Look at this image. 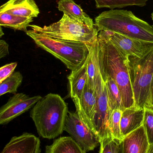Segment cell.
I'll return each mask as SVG.
<instances>
[{
	"mask_svg": "<svg viewBox=\"0 0 153 153\" xmlns=\"http://www.w3.org/2000/svg\"><path fill=\"white\" fill-rule=\"evenodd\" d=\"M9 54V45L3 39H0V60Z\"/></svg>",
	"mask_w": 153,
	"mask_h": 153,
	"instance_id": "obj_28",
	"label": "cell"
},
{
	"mask_svg": "<svg viewBox=\"0 0 153 153\" xmlns=\"http://www.w3.org/2000/svg\"><path fill=\"white\" fill-rule=\"evenodd\" d=\"M46 153H85L71 137H63L46 146Z\"/></svg>",
	"mask_w": 153,
	"mask_h": 153,
	"instance_id": "obj_19",
	"label": "cell"
},
{
	"mask_svg": "<svg viewBox=\"0 0 153 153\" xmlns=\"http://www.w3.org/2000/svg\"><path fill=\"white\" fill-rule=\"evenodd\" d=\"M149 146L143 125L126 136L121 141L123 153H147Z\"/></svg>",
	"mask_w": 153,
	"mask_h": 153,
	"instance_id": "obj_13",
	"label": "cell"
},
{
	"mask_svg": "<svg viewBox=\"0 0 153 153\" xmlns=\"http://www.w3.org/2000/svg\"><path fill=\"white\" fill-rule=\"evenodd\" d=\"M26 33L38 46L61 60L71 71L80 68L88 57L91 44L53 38L31 29Z\"/></svg>",
	"mask_w": 153,
	"mask_h": 153,
	"instance_id": "obj_4",
	"label": "cell"
},
{
	"mask_svg": "<svg viewBox=\"0 0 153 153\" xmlns=\"http://www.w3.org/2000/svg\"><path fill=\"white\" fill-rule=\"evenodd\" d=\"M100 153H114L113 139L107 138L100 142Z\"/></svg>",
	"mask_w": 153,
	"mask_h": 153,
	"instance_id": "obj_27",
	"label": "cell"
},
{
	"mask_svg": "<svg viewBox=\"0 0 153 153\" xmlns=\"http://www.w3.org/2000/svg\"><path fill=\"white\" fill-rule=\"evenodd\" d=\"M86 62L87 81L86 85L94 91H95L97 82L102 76L99 63L97 38L90 44Z\"/></svg>",
	"mask_w": 153,
	"mask_h": 153,
	"instance_id": "obj_15",
	"label": "cell"
},
{
	"mask_svg": "<svg viewBox=\"0 0 153 153\" xmlns=\"http://www.w3.org/2000/svg\"><path fill=\"white\" fill-rule=\"evenodd\" d=\"M144 113V108L134 107L126 108L122 111L120 128L123 138L143 126Z\"/></svg>",
	"mask_w": 153,
	"mask_h": 153,
	"instance_id": "obj_16",
	"label": "cell"
},
{
	"mask_svg": "<svg viewBox=\"0 0 153 153\" xmlns=\"http://www.w3.org/2000/svg\"><path fill=\"white\" fill-rule=\"evenodd\" d=\"M57 4L58 10L67 17L89 27H95L92 19L73 0H59Z\"/></svg>",
	"mask_w": 153,
	"mask_h": 153,
	"instance_id": "obj_17",
	"label": "cell"
},
{
	"mask_svg": "<svg viewBox=\"0 0 153 153\" xmlns=\"http://www.w3.org/2000/svg\"><path fill=\"white\" fill-rule=\"evenodd\" d=\"M152 19L153 22V12L152 13ZM152 27H153V25Z\"/></svg>",
	"mask_w": 153,
	"mask_h": 153,
	"instance_id": "obj_33",
	"label": "cell"
},
{
	"mask_svg": "<svg viewBox=\"0 0 153 153\" xmlns=\"http://www.w3.org/2000/svg\"><path fill=\"white\" fill-rule=\"evenodd\" d=\"M40 141L38 137L29 133L14 137L0 153H40Z\"/></svg>",
	"mask_w": 153,
	"mask_h": 153,
	"instance_id": "obj_12",
	"label": "cell"
},
{
	"mask_svg": "<svg viewBox=\"0 0 153 153\" xmlns=\"http://www.w3.org/2000/svg\"><path fill=\"white\" fill-rule=\"evenodd\" d=\"M68 111V105L62 98L59 94L50 93L34 105L30 117L40 136L54 139L63 132Z\"/></svg>",
	"mask_w": 153,
	"mask_h": 153,
	"instance_id": "obj_2",
	"label": "cell"
},
{
	"mask_svg": "<svg viewBox=\"0 0 153 153\" xmlns=\"http://www.w3.org/2000/svg\"><path fill=\"white\" fill-rule=\"evenodd\" d=\"M144 119L143 126L149 144H153V110L152 109L144 108Z\"/></svg>",
	"mask_w": 153,
	"mask_h": 153,
	"instance_id": "obj_25",
	"label": "cell"
},
{
	"mask_svg": "<svg viewBox=\"0 0 153 153\" xmlns=\"http://www.w3.org/2000/svg\"><path fill=\"white\" fill-rule=\"evenodd\" d=\"M23 80L22 74L19 71H14L0 83V96L7 93L16 94Z\"/></svg>",
	"mask_w": 153,
	"mask_h": 153,
	"instance_id": "obj_23",
	"label": "cell"
},
{
	"mask_svg": "<svg viewBox=\"0 0 153 153\" xmlns=\"http://www.w3.org/2000/svg\"><path fill=\"white\" fill-rule=\"evenodd\" d=\"M128 65L134 95V107H146L153 78V46L140 56H129Z\"/></svg>",
	"mask_w": 153,
	"mask_h": 153,
	"instance_id": "obj_5",
	"label": "cell"
},
{
	"mask_svg": "<svg viewBox=\"0 0 153 153\" xmlns=\"http://www.w3.org/2000/svg\"><path fill=\"white\" fill-rule=\"evenodd\" d=\"M102 80L106 85L108 104L111 112L112 113L115 109H120L123 111L125 108L120 92L116 82L109 76H106Z\"/></svg>",
	"mask_w": 153,
	"mask_h": 153,
	"instance_id": "obj_21",
	"label": "cell"
},
{
	"mask_svg": "<svg viewBox=\"0 0 153 153\" xmlns=\"http://www.w3.org/2000/svg\"><path fill=\"white\" fill-rule=\"evenodd\" d=\"M98 31H110L142 41L153 43V27L127 10H111L95 18Z\"/></svg>",
	"mask_w": 153,
	"mask_h": 153,
	"instance_id": "obj_3",
	"label": "cell"
},
{
	"mask_svg": "<svg viewBox=\"0 0 153 153\" xmlns=\"http://www.w3.org/2000/svg\"><path fill=\"white\" fill-rule=\"evenodd\" d=\"M85 61L78 70L71 71L68 76L70 85V96L74 102H79L82 97L87 81V71Z\"/></svg>",
	"mask_w": 153,
	"mask_h": 153,
	"instance_id": "obj_18",
	"label": "cell"
},
{
	"mask_svg": "<svg viewBox=\"0 0 153 153\" xmlns=\"http://www.w3.org/2000/svg\"><path fill=\"white\" fill-rule=\"evenodd\" d=\"M39 95L30 97L24 93L15 94L0 108V125H5L25 113L42 98Z\"/></svg>",
	"mask_w": 153,
	"mask_h": 153,
	"instance_id": "obj_9",
	"label": "cell"
},
{
	"mask_svg": "<svg viewBox=\"0 0 153 153\" xmlns=\"http://www.w3.org/2000/svg\"><path fill=\"white\" fill-rule=\"evenodd\" d=\"M33 19L19 17L0 10V26L16 30L26 31Z\"/></svg>",
	"mask_w": 153,
	"mask_h": 153,
	"instance_id": "obj_20",
	"label": "cell"
},
{
	"mask_svg": "<svg viewBox=\"0 0 153 153\" xmlns=\"http://www.w3.org/2000/svg\"><path fill=\"white\" fill-rule=\"evenodd\" d=\"M29 27L33 31L46 36L86 44H91L96 40L99 33L96 27H89L65 14L60 20L49 26L30 25Z\"/></svg>",
	"mask_w": 153,
	"mask_h": 153,
	"instance_id": "obj_6",
	"label": "cell"
},
{
	"mask_svg": "<svg viewBox=\"0 0 153 153\" xmlns=\"http://www.w3.org/2000/svg\"><path fill=\"white\" fill-rule=\"evenodd\" d=\"M94 92L97 106L92 131L97 135L100 142L107 138H112L109 129V121L111 113L108 104L106 85L102 76L97 82Z\"/></svg>",
	"mask_w": 153,
	"mask_h": 153,
	"instance_id": "obj_8",
	"label": "cell"
},
{
	"mask_svg": "<svg viewBox=\"0 0 153 153\" xmlns=\"http://www.w3.org/2000/svg\"><path fill=\"white\" fill-rule=\"evenodd\" d=\"M146 107L152 109L153 110V78L150 87L148 100Z\"/></svg>",
	"mask_w": 153,
	"mask_h": 153,
	"instance_id": "obj_29",
	"label": "cell"
},
{
	"mask_svg": "<svg viewBox=\"0 0 153 153\" xmlns=\"http://www.w3.org/2000/svg\"><path fill=\"white\" fill-rule=\"evenodd\" d=\"M147 153H153V144L150 145Z\"/></svg>",
	"mask_w": 153,
	"mask_h": 153,
	"instance_id": "obj_31",
	"label": "cell"
},
{
	"mask_svg": "<svg viewBox=\"0 0 153 153\" xmlns=\"http://www.w3.org/2000/svg\"><path fill=\"white\" fill-rule=\"evenodd\" d=\"M4 35V33L1 27L0 26V39H1V38Z\"/></svg>",
	"mask_w": 153,
	"mask_h": 153,
	"instance_id": "obj_32",
	"label": "cell"
},
{
	"mask_svg": "<svg viewBox=\"0 0 153 153\" xmlns=\"http://www.w3.org/2000/svg\"><path fill=\"white\" fill-rule=\"evenodd\" d=\"M17 65V62H12L5 65L0 68V83L14 71Z\"/></svg>",
	"mask_w": 153,
	"mask_h": 153,
	"instance_id": "obj_26",
	"label": "cell"
},
{
	"mask_svg": "<svg viewBox=\"0 0 153 153\" xmlns=\"http://www.w3.org/2000/svg\"><path fill=\"white\" fill-rule=\"evenodd\" d=\"M74 103L80 119L92 131L97 106L95 92L85 85L80 101Z\"/></svg>",
	"mask_w": 153,
	"mask_h": 153,
	"instance_id": "obj_11",
	"label": "cell"
},
{
	"mask_svg": "<svg viewBox=\"0 0 153 153\" xmlns=\"http://www.w3.org/2000/svg\"><path fill=\"white\" fill-rule=\"evenodd\" d=\"M109 40L126 57L140 56L153 46V43L128 37L110 31H103Z\"/></svg>",
	"mask_w": 153,
	"mask_h": 153,
	"instance_id": "obj_10",
	"label": "cell"
},
{
	"mask_svg": "<svg viewBox=\"0 0 153 153\" xmlns=\"http://www.w3.org/2000/svg\"><path fill=\"white\" fill-rule=\"evenodd\" d=\"M64 131L69 134L85 153L93 151L100 144L97 135L81 120L76 111H68Z\"/></svg>",
	"mask_w": 153,
	"mask_h": 153,
	"instance_id": "obj_7",
	"label": "cell"
},
{
	"mask_svg": "<svg viewBox=\"0 0 153 153\" xmlns=\"http://www.w3.org/2000/svg\"><path fill=\"white\" fill-rule=\"evenodd\" d=\"M122 111L115 109L113 111L109 121V129L113 140L122 141L123 137L120 132V123Z\"/></svg>",
	"mask_w": 153,
	"mask_h": 153,
	"instance_id": "obj_24",
	"label": "cell"
},
{
	"mask_svg": "<svg viewBox=\"0 0 153 153\" xmlns=\"http://www.w3.org/2000/svg\"><path fill=\"white\" fill-rule=\"evenodd\" d=\"M0 10L19 17L36 18L39 10L34 0H9L0 6Z\"/></svg>",
	"mask_w": 153,
	"mask_h": 153,
	"instance_id": "obj_14",
	"label": "cell"
},
{
	"mask_svg": "<svg viewBox=\"0 0 153 153\" xmlns=\"http://www.w3.org/2000/svg\"><path fill=\"white\" fill-rule=\"evenodd\" d=\"M114 144V153H123L122 152L121 141L113 140Z\"/></svg>",
	"mask_w": 153,
	"mask_h": 153,
	"instance_id": "obj_30",
	"label": "cell"
},
{
	"mask_svg": "<svg viewBox=\"0 0 153 153\" xmlns=\"http://www.w3.org/2000/svg\"><path fill=\"white\" fill-rule=\"evenodd\" d=\"M97 36L100 70L102 79L112 78L118 87L125 108L134 107V95L129 74L128 58L111 43L103 31Z\"/></svg>",
	"mask_w": 153,
	"mask_h": 153,
	"instance_id": "obj_1",
	"label": "cell"
},
{
	"mask_svg": "<svg viewBox=\"0 0 153 153\" xmlns=\"http://www.w3.org/2000/svg\"><path fill=\"white\" fill-rule=\"evenodd\" d=\"M98 9L109 8L115 10L129 6L143 7L147 4L148 0H94Z\"/></svg>",
	"mask_w": 153,
	"mask_h": 153,
	"instance_id": "obj_22",
	"label": "cell"
}]
</instances>
